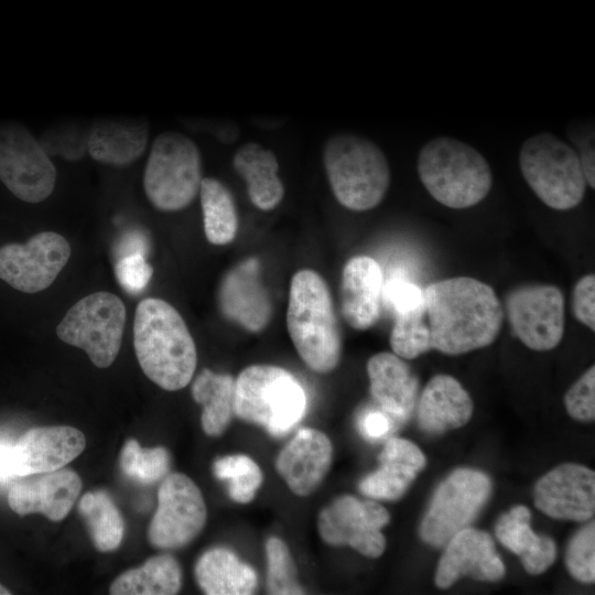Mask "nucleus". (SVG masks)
<instances>
[{"label": "nucleus", "instance_id": "9", "mask_svg": "<svg viewBox=\"0 0 595 595\" xmlns=\"http://www.w3.org/2000/svg\"><path fill=\"white\" fill-rule=\"evenodd\" d=\"M126 324V306L113 293L95 292L84 296L65 314L56 327L64 343L82 348L98 368L116 359Z\"/></svg>", "mask_w": 595, "mask_h": 595}, {"label": "nucleus", "instance_id": "37", "mask_svg": "<svg viewBox=\"0 0 595 595\" xmlns=\"http://www.w3.org/2000/svg\"><path fill=\"white\" fill-rule=\"evenodd\" d=\"M119 463L128 477L141 484H152L169 472L170 455L164 447L142 448L136 440H129L122 447Z\"/></svg>", "mask_w": 595, "mask_h": 595}, {"label": "nucleus", "instance_id": "28", "mask_svg": "<svg viewBox=\"0 0 595 595\" xmlns=\"http://www.w3.org/2000/svg\"><path fill=\"white\" fill-rule=\"evenodd\" d=\"M235 171L247 183L251 203L259 209L271 210L284 196V186L278 175L275 154L257 142H247L235 152Z\"/></svg>", "mask_w": 595, "mask_h": 595}, {"label": "nucleus", "instance_id": "39", "mask_svg": "<svg viewBox=\"0 0 595 595\" xmlns=\"http://www.w3.org/2000/svg\"><path fill=\"white\" fill-rule=\"evenodd\" d=\"M88 131L74 125L57 126L47 129L39 142L48 155L77 161L87 151Z\"/></svg>", "mask_w": 595, "mask_h": 595}, {"label": "nucleus", "instance_id": "15", "mask_svg": "<svg viewBox=\"0 0 595 595\" xmlns=\"http://www.w3.org/2000/svg\"><path fill=\"white\" fill-rule=\"evenodd\" d=\"M69 257L71 246L62 235L39 232L24 244L0 247V279L18 291L36 293L54 282Z\"/></svg>", "mask_w": 595, "mask_h": 595}, {"label": "nucleus", "instance_id": "2", "mask_svg": "<svg viewBox=\"0 0 595 595\" xmlns=\"http://www.w3.org/2000/svg\"><path fill=\"white\" fill-rule=\"evenodd\" d=\"M133 345L142 371L160 388L176 391L191 382L196 346L185 321L166 301L148 298L138 304Z\"/></svg>", "mask_w": 595, "mask_h": 595}, {"label": "nucleus", "instance_id": "44", "mask_svg": "<svg viewBox=\"0 0 595 595\" xmlns=\"http://www.w3.org/2000/svg\"><path fill=\"white\" fill-rule=\"evenodd\" d=\"M358 424L360 433L370 441L381 439L391 428L390 415L376 410L365 412Z\"/></svg>", "mask_w": 595, "mask_h": 595}, {"label": "nucleus", "instance_id": "23", "mask_svg": "<svg viewBox=\"0 0 595 595\" xmlns=\"http://www.w3.org/2000/svg\"><path fill=\"white\" fill-rule=\"evenodd\" d=\"M370 393L388 415L405 420L418 400L419 379L403 358L381 351L367 361Z\"/></svg>", "mask_w": 595, "mask_h": 595}, {"label": "nucleus", "instance_id": "8", "mask_svg": "<svg viewBox=\"0 0 595 595\" xmlns=\"http://www.w3.org/2000/svg\"><path fill=\"white\" fill-rule=\"evenodd\" d=\"M202 180L201 153L193 140L174 131L155 138L144 169L143 187L156 209H184L199 193Z\"/></svg>", "mask_w": 595, "mask_h": 595}, {"label": "nucleus", "instance_id": "46", "mask_svg": "<svg viewBox=\"0 0 595 595\" xmlns=\"http://www.w3.org/2000/svg\"><path fill=\"white\" fill-rule=\"evenodd\" d=\"M587 184L594 188V145L588 142L578 154Z\"/></svg>", "mask_w": 595, "mask_h": 595}, {"label": "nucleus", "instance_id": "42", "mask_svg": "<svg viewBox=\"0 0 595 595\" xmlns=\"http://www.w3.org/2000/svg\"><path fill=\"white\" fill-rule=\"evenodd\" d=\"M118 283L129 293L141 292L149 283L153 269L140 253L121 257L115 264Z\"/></svg>", "mask_w": 595, "mask_h": 595}, {"label": "nucleus", "instance_id": "18", "mask_svg": "<svg viewBox=\"0 0 595 595\" xmlns=\"http://www.w3.org/2000/svg\"><path fill=\"white\" fill-rule=\"evenodd\" d=\"M505 565L491 537L474 528H464L445 544L434 582L440 588L452 586L458 578L470 576L496 582L505 575Z\"/></svg>", "mask_w": 595, "mask_h": 595}, {"label": "nucleus", "instance_id": "29", "mask_svg": "<svg viewBox=\"0 0 595 595\" xmlns=\"http://www.w3.org/2000/svg\"><path fill=\"white\" fill-rule=\"evenodd\" d=\"M195 578L208 595H249L258 585L257 573L226 548L203 553L195 565Z\"/></svg>", "mask_w": 595, "mask_h": 595}, {"label": "nucleus", "instance_id": "3", "mask_svg": "<svg viewBox=\"0 0 595 595\" xmlns=\"http://www.w3.org/2000/svg\"><path fill=\"white\" fill-rule=\"evenodd\" d=\"M286 327L294 348L314 372L333 371L342 357V336L329 288L320 273L302 269L291 279Z\"/></svg>", "mask_w": 595, "mask_h": 595}, {"label": "nucleus", "instance_id": "38", "mask_svg": "<svg viewBox=\"0 0 595 595\" xmlns=\"http://www.w3.org/2000/svg\"><path fill=\"white\" fill-rule=\"evenodd\" d=\"M570 574L583 583L595 580V524L594 521L572 538L565 558Z\"/></svg>", "mask_w": 595, "mask_h": 595}, {"label": "nucleus", "instance_id": "41", "mask_svg": "<svg viewBox=\"0 0 595 595\" xmlns=\"http://www.w3.org/2000/svg\"><path fill=\"white\" fill-rule=\"evenodd\" d=\"M382 304L394 315L423 306V289L403 277H392L382 285Z\"/></svg>", "mask_w": 595, "mask_h": 595}, {"label": "nucleus", "instance_id": "48", "mask_svg": "<svg viewBox=\"0 0 595 595\" xmlns=\"http://www.w3.org/2000/svg\"><path fill=\"white\" fill-rule=\"evenodd\" d=\"M11 592L0 584V595H10Z\"/></svg>", "mask_w": 595, "mask_h": 595}, {"label": "nucleus", "instance_id": "25", "mask_svg": "<svg viewBox=\"0 0 595 595\" xmlns=\"http://www.w3.org/2000/svg\"><path fill=\"white\" fill-rule=\"evenodd\" d=\"M474 403L454 377L436 375L425 385L418 402V422L428 433H442L465 425Z\"/></svg>", "mask_w": 595, "mask_h": 595}, {"label": "nucleus", "instance_id": "26", "mask_svg": "<svg viewBox=\"0 0 595 595\" xmlns=\"http://www.w3.org/2000/svg\"><path fill=\"white\" fill-rule=\"evenodd\" d=\"M148 138L144 119L101 118L89 128L87 151L98 162L127 166L143 154Z\"/></svg>", "mask_w": 595, "mask_h": 595}, {"label": "nucleus", "instance_id": "34", "mask_svg": "<svg viewBox=\"0 0 595 595\" xmlns=\"http://www.w3.org/2000/svg\"><path fill=\"white\" fill-rule=\"evenodd\" d=\"M217 478L228 480V495L238 504H249L263 483V473L255 459L245 454L219 457L214 463Z\"/></svg>", "mask_w": 595, "mask_h": 595}, {"label": "nucleus", "instance_id": "33", "mask_svg": "<svg viewBox=\"0 0 595 595\" xmlns=\"http://www.w3.org/2000/svg\"><path fill=\"white\" fill-rule=\"evenodd\" d=\"M78 510L97 550L110 552L120 545L125 523L108 494L100 490L86 493L78 504Z\"/></svg>", "mask_w": 595, "mask_h": 595}, {"label": "nucleus", "instance_id": "45", "mask_svg": "<svg viewBox=\"0 0 595 595\" xmlns=\"http://www.w3.org/2000/svg\"><path fill=\"white\" fill-rule=\"evenodd\" d=\"M145 245L147 244L142 235L137 232L129 234L120 241L117 252L119 258L134 253L144 256Z\"/></svg>", "mask_w": 595, "mask_h": 595}, {"label": "nucleus", "instance_id": "6", "mask_svg": "<svg viewBox=\"0 0 595 595\" xmlns=\"http://www.w3.org/2000/svg\"><path fill=\"white\" fill-rule=\"evenodd\" d=\"M307 397L286 369L268 364L246 367L235 379L234 413L275 437L290 432L304 416Z\"/></svg>", "mask_w": 595, "mask_h": 595}, {"label": "nucleus", "instance_id": "4", "mask_svg": "<svg viewBox=\"0 0 595 595\" xmlns=\"http://www.w3.org/2000/svg\"><path fill=\"white\" fill-rule=\"evenodd\" d=\"M416 169L429 194L453 209L477 205L493 186V172L483 154L451 137L428 141L419 152Z\"/></svg>", "mask_w": 595, "mask_h": 595}, {"label": "nucleus", "instance_id": "24", "mask_svg": "<svg viewBox=\"0 0 595 595\" xmlns=\"http://www.w3.org/2000/svg\"><path fill=\"white\" fill-rule=\"evenodd\" d=\"M378 459L379 468L359 483V490L372 499L401 498L425 466V456L421 450L402 437L389 439Z\"/></svg>", "mask_w": 595, "mask_h": 595}, {"label": "nucleus", "instance_id": "36", "mask_svg": "<svg viewBox=\"0 0 595 595\" xmlns=\"http://www.w3.org/2000/svg\"><path fill=\"white\" fill-rule=\"evenodd\" d=\"M264 549L267 592L274 595L304 594L305 591L299 582L296 565L288 544L278 537H270L266 541Z\"/></svg>", "mask_w": 595, "mask_h": 595}, {"label": "nucleus", "instance_id": "20", "mask_svg": "<svg viewBox=\"0 0 595 595\" xmlns=\"http://www.w3.org/2000/svg\"><path fill=\"white\" fill-rule=\"evenodd\" d=\"M30 476L12 485L9 507L20 516L42 513L52 521L63 520L80 493L79 476L61 468Z\"/></svg>", "mask_w": 595, "mask_h": 595}, {"label": "nucleus", "instance_id": "14", "mask_svg": "<svg viewBox=\"0 0 595 595\" xmlns=\"http://www.w3.org/2000/svg\"><path fill=\"white\" fill-rule=\"evenodd\" d=\"M389 521L390 515L382 505L343 495L320 511L317 531L328 545H347L376 559L386 550L387 541L381 528Z\"/></svg>", "mask_w": 595, "mask_h": 595}, {"label": "nucleus", "instance_id": "7", "mask_svg": "<svg viewBox=\"0 0 595 595\" xmlns=\"http://www.w3.org/2000/svg\"><path fill=\"white\" fill-rule=\"evenodd\" d=\"M519 167L529 187L552 209H573L585 196L587 182L578 153L550 132L522 143Z\"/></svg>", "mask_w": 595, "mask_h": 595}, {"label": "nucleus", "instance_id": "12", "mask_svg": "<svg viewBox=\"0 0 595 595\" xmlns=\"http://www.w3.org/2000/svg\"><path fill=\"white\" fill-rule=\"evenodd\" d=\"M513 334L528 348L547 351L562 340L565 323L564 295L552 284H523L505 300Z\"/></svg>", "mask_w": 595, "mask_h": 595}, {"label": "nucleus", "instance_id": "43", "mask_svg": "<svg viewBox=\"0 0 595 595\" xmlns=\"http://www.w3.org/2000/svg\"><path fill=\"white\" fill-rule=\"evenodd\" d=\"M572 311L576 320L595 331V275L586 274L575 284L572 294Z\"/></svg>", "mask_w": 595, "mask_h": 595}, {"label": "nucleus", "instance_id": "22", "mask_svg": "<svg viewBox=\"0 0 595 595\" xmlns=\"http://www.w3.org/2000/svg\"><path fill=\"white\" fill-rule=\"evenodd\" d=\"M382 271L374 258L355 256L346 262L340 281V311L350 327L365 331L376 324L382 306Z\"/></svg>", "mask_w": 595, "mask_h": 595}, {"label": "nucleus", "instance_id": "30", "mask_svg": "<svg viewBox=\"0 0 595 595\" xmlns=\"http://www.w3.org/2000/svg\"><path fill=\"white\" fill-rule=\"evenodd\" d=\"M235 379L229 374L203 369L192 385L193 399L203 405L201 423L209 436H219L231 422Z\"/></svg>", "mask_w": 595, "mask_h": 595}, {"label": "nucleus", "instance_id": "16", "mask_svg": "<svg viewBox=\"0 0 595 595\" xmlns=\"http://www.w3.org/2000/svg\"><path fill=\"white\" fill-rule=\"evenodd\" d=\"M84 434L72 426H41L26 431L8 445L7 478L60 469L85 448Z\"/></svg>", "mask_w": 595, "mask_h": 595}, {"label": "nucleus", "instance_id": "21", "mask_svg": "<svg viewBox=\"0 0 595 595\" xmlns=\"http://www.w3.org/2000/svg\"><path fill=\"white\" fill-rule=\"evenodd\" d=\"M218 304L221 313L248 331L263 329L272 314L271 300L259 278L255 258L234 267L223 279Z\"/></svg>", "mask_w": 595, "mask_h": 595}, {"label": "nucleus", "instance_id": "19", "mask_svg": "<svg viewBox=\"0 0 595 595\" xmlns=\"http://www.w3.org/2000/svg\"><path fill=\"white\" fill-rule=\"evenodd\" d=\"M332 462L329 437L317 429L303 428L278 454L275 469L294 495L306 497L322 484Z\"/></svg>", "mask_w": 595, "mask_h": 595}, {"label": "nucleus", "instance_id": "17", "mask_svg": "<svg viewBox=\"0 0 595 595\" xmlns=\"http://www.w3.org/2000/svg\"><path fill=\"white\" fill-rule=\"evenodd\" d=\"M534 505L554 519L585 521L595 511V474L565 463L543 475L534 486Z\"/></svg>", "mask_w": 595, "mask_h": 595}, {"label": "nucleus", "instance_id": "47", "mask_svg": "<svg viewBox=\"0 0 595 595\" xmlns=\"http://www.w3.org/2000/svg\"><path fill=\"white\" fill-rule=\"evenodd\" d=\"M7 445L0 443V479H4V467H6V453H7Z\"/></svg>", "mask_w": 595, "mask_h": 595}, {"label": "nucleus", "instance_id": "13", "mask_svg": "<svg viewBox=\"0 0 595 595\" xmlns=\"http://www.w3.org/2000/svg\"><path fill=\"white\" fill-rule=\"evenodd\" d=\"M206 519V504L197 485L185 474H171L159 488L148 539L159 549L183 548L202 532Z\"/></svg>", "mask_w": 595, "mask_h": 595}, {"label": "nucleus", "instance_id": "1", "mask_svg": "<svg viewBox=\"0 0 595 595\" xmlns=\"http://www.w3.org/2000/svg\"><path fill=\"white\" fill-rule=\"evenodd\" d=\"M431 346L445 355H462L493 344L504 320L495 290L477 279L455 277L423 289Z\"/></svg>", "mask_w": 595, "mask_h": 595}, {"label": "nucleus", "instance_id": "10", "mask_svg": "<svg viewBox=\"0 0 595 595\" xmlns=\"http://www.w3.org/2000/svg\"><path fill=\"white\" fill-rule=\"evenodd\" d=\"M491 493V480L483 472L458 468L436 488L420 524L421 539L433 547H444L468 527Z\"/></svg>", "mask_w": 595, "mask_h": 595}, {"label": "nucleus", "instance_id": "35", "mask_svg": "<svg viewBox=\"0 0 595 595\" xmlns=\"http://www.w3.org/2000/svg\"><path fill=\"white\" fill-rule=\"evenodd\" d=\"M390 346L403 359H414L432 349L424 305L394 315Z\"/></svg>", "mask_w": 595, "mask_h": 595}, {"label": "nucleus", "instance_id": "32", "mask_svg": "<svg viewBox=\"0 0 595 595\" xmlns=\"http://www.w3.org/2000/svg\"><path fill=\"white\" fill-rule=\"evenodd\" d=\"M199 196L206 239L217 246L231 242L238 230V216L230 191L219 180L204 177Z\"/></svg>", "mask_w": 595, "mask_h": 595}, {"label": "nucleus", "instance_id": "11", "mask_svg": "<svg viewBox=\"0 0 595 595\" xmlns=\"http://www.w3.org/2000/svg\"><path fill=\"white\" fill-rule=\"evenodd\" d=\"M0 181L15 197L31 204L46 199L56 183L48 154L14 121H0Z\"/></svg>", "mask_w": 595, "mask_h": 595}, {"label": "nucleus", "instance_id": "5", "mask_svg": "<svg viewBox=\"0 0 595 595\" xmlns=\"http://www.w3.org/2000/svg\"><path fill=\"white\" fill-rule=\"evenodd\" d=\"M323 165L335 198L347 209H372L388 192V160L374 141L363 136L342 132L328 138Z\"/></svg>", "mask_w": 595, "mask_h": 595}, {"label": "nucleus", "instance_id": "40", "mask_svg": "<svg viewBox=\"0 0 595 595\" xmlns=\"http://www.w3.org/2000/svg\"><path fill=\"white\" fill-rule=\"evenodd\" d=\"M569 414L578 421L595 418V367H589L567 390L564 397Z\"/></svg>", "mask_w": 595, "mask_h": 595}, {"label": "nucleus", "instance_id": "31", "mask_svg": "<svg viewBox=\"0 0 595 595\" xmlns=\"http://www.w3.org/2000/svg\"><path fill=\"white\" fill-rule=\"evenodd\" d=\"M181 585L182 570L177 560L170 554H160L119 575L109 592L113 595H172Z\"/></svg>", "mask_w": 595, "mask_h": 595}, {"label": "nucleus", "instance_id": "27", "mask_svg": "<svg viewBox=\"0 0 595 595\" xmlns=\"http://www.w3.org/2000/svg\"><path fill=\"white\" fill-rule=\"evenodd\" d=\"M530 510L522 505L502 513L496 522L498 540L517 554L529 574L545 572L556 558V545L547 536L537 534L530 526Z\"/></svg>", "mask_w": 595, "mask_h": 595}]
</instances>
